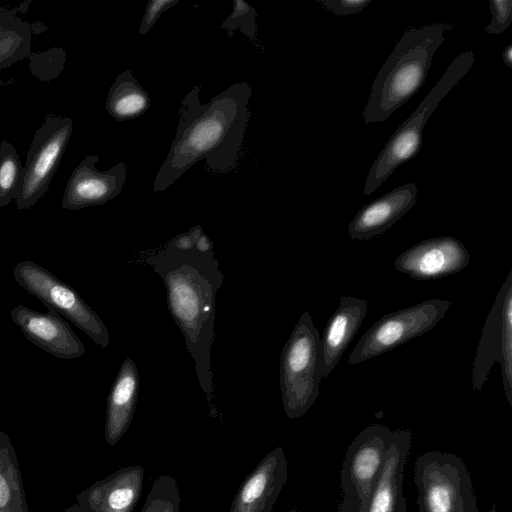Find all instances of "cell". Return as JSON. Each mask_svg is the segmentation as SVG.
<instances>
[{
  "mask_svg": "<svg viewBox=\"0 0 512 512\" xmlns=\"http://www.w3.org/2000/svg\"><path fill=\"white\" fill-rule=\"evenodd\" d=\"M28 58L32 75L40 81L48 82L62 73L66 52L63 48L52 47L41 52H32Z\"/></svg>",
  "mask_w": 512,
  "mask_h": 512,
  "instance_id": "obj_26",
  "label": "cell"
},
{
  "mask_svg": "<svg viewBox=\"0 0 512 512\" xmlns=\"http://www.w3.org/2000/svg\"><path fill=\"white\" fill-rule=\"evenodd\" d=\"M180 491L174 477L161 475L153 483L140 512H179Z\"/></svg>",
  "mask_w": 512,
  "mask_h": 512,
  "instance_id": "obj_25",
  "label": "cell"
},
{
  "mask_svg": "<svg viewBox=\"0 0 512 512\" xmlns=\"http://www.w3.org/2000/svg\"><path fill=\"white\" fill-rule=\"evenodd\" d=\"M473 51L460 53L415 111L399 126L372 164L365 181L364 195L372 194L403 163L418 154L424 126L441 100L470 71Z\"/></svg>",
  "mask_w": 512,
  "mask_h": 512,
  "instance_id": "obj_4",
  "label": "cell"
},
{
  "mask_svg": "<svg viewBox=\"0 0 512 512\" xmlns=\"http://www.w3.org/2000/svg\"><path fill=\"white\" fill-rule=\"evenodd\" d=\"M323 7L331 11L335 16H346L359 13L372 0H317Z\"/></svg>",
  "mask_w": 512,
  "mask_h": 512,
  "instance_id": "obj_30",
  "label": "cell"
},
{
  "mask_svg": "<svg viewBox=\"0 0 512 512\" xmlns=\"http://www.w3.org/2000/svg\"><path fill=\"white\" fill-rule=\"evenodd\" d=\"M319 340L310 312L302 313L280 357L282 403L289 419L302 417L319 396Z\"/></svg>",
  "mask_w": 512,
  "mask_h": 512,
  "instance_id": "obj_6",
  "label": "cell"
},
{
  "mask_svg": "<svg viewBox=\"0 0 512 512\" xmlns=\"http://www.w3.org/2000/svg\"><path fill=\"white\" fill-rule=\"evenodd\" d=\"M144 468L122 467L77 494V503L89 512H133L142 492Z\"/></svg>",
  "mask_w": 512,
  "mask_h": 512,
  "instance_id": "obj_16",
  "label": "cell"
},
{
  "mask_svg": "<svg viewBox=\"0 0 512 512\" xmlns=\"http://www.w3.org/2000/svg\"><path fill=\"white\" fill-rule=\"evenodd\" d=\"M169 242L174 248L182 251L192 250L195 245L188 232L177 235Z\"/></svg>",
  "mask_w": 512,
  "mask_h": 512,
  "instance_id": "obj_31",
  "label": "cell"
},
{
  "mask_svg": "<svg viewBox=\"0 0 512 512\" xmlns=\"http://www.w3.org/2000/svg\"><path fill=\"white\" fill-rule=\"evenodd\" d=\"M419 512H480L470 473L458 455L428 451L415 461ZM487 512H498L493 505Z\"/></svg>",
  "mask_w": 512,
  "mask_h": 512,
  "instance_id": "obj_5",
  "label": "cell"
},
{
  "mask_svg": "<svg viewBox=\"0 0 512 512\" xmlns=\"http://www.w3.org/2000/svg\"><path fill=\"white\" fill-rule=\"evenodd\" d=\"M19 286L72 322L101 348L109 345V331L100 316L67 283L39 264L23 260L13 268Z\"/></svg>",
  "mask_w": 512,
  "mask_h": 512,
  "instance_id": "obj_8",
  "label": "cell"
},
{
  "mask_svg": "<svg viewBox=\"0 0 512 512\" xmlns=\"http://www.w3.org/2000/svg\"><path fill=\"white\" fill-rule=\"evenodd\" d=\"M257 12L254 7L242 0H233V9L229 16L222 22L220 28L225 30L230 37L239 30L253 42L257 41Z\"/></svg>",
  "mask_w": 512,
  "mask_h": 512,
  "instance_id": "obj_27",
  "label": "cell"
},
{
  "mask_svg": "<svg viewBox=\"0 0 512 512\" xmlns=\"http://www.w3.org/2000/svg\"><path fill=\"white\" fill-rule=\"evenodd\" d=\"M288 478L282 447L271 450L245 478L229 512H271Z\"/></svg>",
  "mask_w": 512,
  "mask_h": 512,
  "instance_id": "obj_15",
  "label": "cell"
},
{
  "mask_svg": "<svg viewBox=\"0 0 512 512\" xmlns=\"http://www.w3.org/2000/svg\"><path fill=\"white\" fill-rule=\"evenodd\" d=\"M287 512H300L299 510H296V509H292V510H289Z\"/></svg>",
  "mask_w": 512,
  "mask_h": 512,
  "instance_id": "obj_36",
  "label": "cell"
},
{
  "mask_svg": "<svg viewBox=\"0 0 512 512\" xmlns=\"http://www.w3.org/2000/svg\"><path fill=\"white\" fill-rule=\"evenodd\" d=\"M491 21L485 27L489 34L504 32L512 22V0H489Z\"/></svg>",
  "mask_w": 512,
  "mask_h": 512,
  "instance_id": "obj_28",
  "label": "cell"
},
{
  "mask_svg": "<svg viewBox=\"0 0 512 512\" xmlns=\"http://www.w3.org/2000/svg\"><path fill=\"white\" fill-rule=\"evenodd\" d=\"M145 261L161 277L167 291V304L194 359L197 379L206 399L213 406L214 385L211 349L214 341L216 294L223 274L214 251L195 248L182 251L170 242L150 252Z\"/></svg>",
  "mask_w": 512,
  "mask_h": 512,
  "instance_id": "obj_2",
  "label": "cell"
},
{
  "mask_svg": "<svg viewBox=\"0 0 512 512\" xmlns=\"http://www.w3.org/2000/svg\"><path fill=\"white\" fill-rule=\"evenodd\" d=\"M392 433L387 426L376 423L365 427L352 440L340 471L338 512H367Z\"/></svg>",
  "mask_w": 512,
  "mask_h": 512,
  "instance_id": "obj_7",
  "label": "cell"
},
{
  "mask_svg": "<svg viewBox=\"0 0 512 512\" xmlns=\"http://www.w3.org/2000/svg\"><path fill=\"white\" fill-rule=\"evenodd\" d=\"M63 512H89L83 509L78 503L71 504Z\"/></svg>",
  "mask_w": 512,
  "mask_h": 512,
  "instance_id": "obj_35",
  "label": "cell"
},
{
  "mask_svg": "<svg viewBox=\"0 0 512 512\" xmlns=\"http://www.w3.org/2000/svg\"><path fill=\"white\" fill-rule=\"evenodd\" d=\"M498 362L505 396L512 406V270L502 284L484 324L471 375L474 391H481Z\"/></svg>",
  "mask_w": 512,
  "mask_h": 512,
  "instance_id": "obj_10",
  "label": "cell"
},
{
  "mask_svg": "<svg viewBox=\"0 0 512 512\" xmlns=\"http://www.w3.org/2000/svg\"><path fill=\"white\" fill-rule=\"evenodd\" d=\"M195 85L181 100L176 135L153 181V191L163 192L200 160L214 173L233 170L240 157L252 87L235 83L209 102L200 101Z\"/></svg>",
  "mask_w": 512,
  "mask_h": 512,
  "instance_id": "obj_1",
  "label": "cell"
},
{
  "mask_svg": "<svg viewBox=\"0 0 512 512\" xmlns=\"http://www.w3.org/2000/svg\"><path fill=\"white\" fill-rule=\"evenodd\" d=\"M73 133V120L65 116L47 115L36 130L27 153L23 182L16 207H33L48 191Z\"/></svg>",
  "mask_w": 512,
  "mask_h": 512,
  "instance_id": "obj_11",
  "label": "cell"
},
{
  "mask_svg": "<svg viewBox=\"0 0 512 512\" xmlns=\"http://www.w3.org/2000/svg\"><path fill=\"white\" fill-rule=\"evenodd\" d=\"M451 304L450 300L428 299L383 315L355 344L348 363H362L427 333L444 318Z\"/></svg>",
  "mask_w": 512,
  "mask_h": 512,
  "instance_id": "obj_9",
  "label": "cell"
},
{
  "mask_svg": "<svg viewBox=\"0 0 512 512\" xmlns=\"http://www.w3.org/2000/svg\"><path fill=\"white\" fill-rule=\"evenodd\" d=\"M194 248L199 252H208L213 250V244L209 237L203 232L196 240Z\"/></svg>",
  "mask_w": 512,
  "mask_h": 512,
  "instance_id": "obj_32",
  "label": "cell"
},
{
  "mask_svg": "<svg viewBox=\"0 0 512 512\" xmlns=\"http://www.w3.org/2000/svg\"><path fill=\"white\" fill-rule=\"evenodd\" d=\"M178 2L179 0H150L140 22L138 33L140 35L147 34L156 24L159 17Z\"/></svg>",
  "mask_w": 512,
  "mask_h": 512,
  "instance_id": "obj_29",
  "label": "cell"
},
{
  "mask_svg": "<svg viewBox=\"0 0 512 512\" xmlns=\"http://www.w3.org/2000/svg\"><path fill=\"white\" fill-rule=\"evenodd\" d=\"M418 188L414 182L401 185L363 206L348 225V236L365 241L390 229L415 205Z\"/></svg>",
  "mask_w": 512,
  "mask_h": 512,
  "instance_id": "obj_19",
  "label": "cell"
},
{
  "mask_svg": "<svg viewBox=\"0 0 512 512\" xmlns=\"http://www.w3.org/2000/svg\"><path fill=\"white\" fill-rule=\"evenodd\" d=\"M1 378V377H0Z\"/></svg>",
  "mask_w": 512,
  "mask_h": 512,
  "instance_id": "obj_37",
  "label": "cell"
},
{
  "mask_svg": "<svg viewBox=\"0 0 512 512\" xmlns=\"http://www.w3.org/2000/svg\"><path fill=\"white\" fill-rule=\"evenodd\" d=\"M452 27L434 23L404 32L374 79L362 111L366 124L388 119L419 91L435 52L445 40L444 32Z\"/></svg>",
  "mask_w": 512,
  "mask_h": 512,
  "instance_id": "obj_3",
  "label": "cell"
},
{
  "mask_svg": "<svg viewBox=\"0 0 512 512\" xmlns=\"http://www.w3.org/2000/svg\"><path fill=\"white\" fill-rule=\"evenodd\" d=\"M16 11L0 5V72L32 53L31 24L22 20Z\"/></svg>",
  "mask_w": 512,
  "mask_h": 512,
  "instance_id": "obj_23",
  "label": "cell"
},
{
  "mask_svg": "<svg viewBox=\"0 0 512 512\" xmlns=\"http://www.w3.org/2000/svg\"><path fill=\"white\" fill-rule=\"evenodd\" d=\"M503 61L508 67H512V45H508L503 51Z\"/></svg>",
  "mask_w": 512,
  "mask_h": 512,
  "instance_id": "obj_33",
  "label": "cell"
},
{
  "mask_svg": "<svg viewBox=\"0 0 512 512\" xmlns=\"http://www.w3.org/2000/svg\"><path fill=\"white\" fill-rule=\"evenodd\" d=\"M10 317L31 343L54 357L74 359L86 352L70 324L54 310L43 313L19 304Z\"/></svg>",
  "mask_w": 512,
  "mask_h": 512,
  "instance_id": "obj_14",
  "label": "cell"
},
{
  "mask_svg": "<svg viewBox=\"0 0 512 512\" xmlns=\"http://www.w3.org/2000/svg\"><path fill=\"white\" fill-rule=\"evenodd\" d=\"M470 262L465 245L452 236L420 241L394 261V268L415 280H434L460 272Z\"/></svg>",
  "mask_w": 512,
  "mask_h": 512,
  "instance_id": "obj_12",
  "label": "cell"
},
{
  "mask_svg": "<svg viewBox=\"0 0 512 512\" xmlns=\"http://www.w3.org/2000/svg\"><path fill=\"white\" fill-rule=\"evenodd\" d=\"M138 392V370L135 362L128 357L121 364L107 397L104 436L109 445L118 443L130 427Z\"/></svg>",
  "mask_w": 512,
  "mask_h": 512,
  "instance_id": "obj_20",
  "label": "cell"
},
{
  "mask_svg": "<svg viewBox=\"0 0 512 512\" xmlns=\"http://www.w3.org/2000/svg\"><path fill=\"white\" fill-rule=\"evenodd\" d=\"M106 111L117 121L143 115L150 107V96L133 76L130 69L122 71L110 86Z\"/></svg>",
  "mask_w": 512,
  "mask_h": 512,
  "instance_id": "obj_21",
  "label": "cell"
},
{
  "mask_svg": "<svg viewBox=\"0 0 512 512\" xmlns=\"http://www.w3.org/2000/svg\"><path fill=\"white\" fill-rule=\"evenodd\" d=\"M368 311V301L343 295L339 306L327 321L319 340L318 371L328 377L358 332Z\"/></svg>",
  "mask_w": 512,
  "mask_h": 512,
  "instance_id": "obj_17",
  "label": "cell"
},
{
  "mask_svg": "<svg viewBox=\"0 0 512 512\" xmlns=\"http://www.w3.org/2000/svg\"><path fill=\"white\" fill-rule=\"evenodd\" d=\"M99 160L96 154H89L73 170L64 189L62 208L79 210L104 205L120 194L127 177V164L119 161L101 171L96 167Z\"/></svg>",
  "mask_w": 512,
  "mask_h": 512,
  "instance_id": "obj_13",
  "label": "cell"
},
{
  "mask_svg": "<svg viewBox=\"0 0 512 512\" xmlns=\"http://www.w3.org/2000/svg\"><path fill=\"white\" fill-rule=\"evenodd\" d=\"M23 172L24 167L16 148L3 139L0 143V208L19 197Z\"/></svg>",
  "mask_w": 512,
  "mask_h": 512,
  "instance_id": "obj_24",
  "label": "cell"
},
{
  "mask_svg": "<svg viewBox=\"0 0 512 512\" xmlns=\"http://www.w3.org/2000/svg\"><path fill=\"white\" fill-rule=\"evenodd\" d=\"M189 235L191 236V238L193 239L194 243L196 242V240L200 237V235L203 233V229L200 225H196L194 227H192L189 231H188Z\"/></svg>",
  "mask_w": 512,
  "mask_h": 512,
  "instance_id": "obj_34",
  "label": "cell"
},
{
  "mask_svg": "<svg viewBox=\"0 0 512 512\" xmlns=\"http://www.w3.org/2000/svg\"><path fill=\"white\" fill-rule=\"evenodd\" d=\"M411 443V430H393L384 465L371 495L367 512H407L403 481L404 467Z\"/></svg>",
  "mask_w": 512,
  "mask_h": 512,
  "instance_id": "obj_18",
  "label": "cell"
},
{
  "mask_svg": "<svg viewBox=\"0 0 512 512\" xmlns=\"http://www.w3.org/2000/svg\"><path fill=\"white\" fill-rule=\"evenodd\" d=\"M0 512H29L18 456L10 437L0 431Z\"/></svg>",
  "mask_w": 512,
  "mask_h": 512,
  "instance_id": "obj_22",
  "label": "cell"
}]
</instances>
